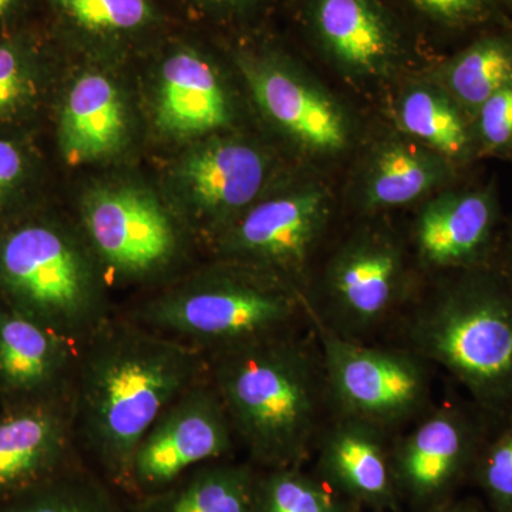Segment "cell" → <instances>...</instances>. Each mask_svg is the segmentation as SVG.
<instances>
[{
  "mask_svg": "<svg viewBox=\"0 0 512 512\" xmlns=\"http://www.w3.org/2000/svg\"><path fill=\"white\" fill-rule=\"evenodd\" d=\"M207 375V357L197 350L111 315L80 348L73 389L79 450L130 494L138 444L160 414Z\"/></svg>",
  "mask_w": 512,
  "mask_h": 512,
  "instance_id": "6da1fadb",
  "label": "cell"
},
{
  "mask_svg": "<svg viewBox=\"0 0 512 512\" xmlns=\"http://www.w3.org/2000/svg\"><path fill=\"white\" fill-rule=\"evenodd\" d=\"M238 447L259 470L305 467L333 417L311 328L208 357Z\"/></svg>",
  "mask_w": 512,
  "mask_h": 512,
  "instance_id": "7a4b0ae2",
  "label": "cell"
},
{
  "mask_svg": "<svg viewBox=\"0 0 512 512\" xmlns=\"http://www.w3.org/2000/svg\"><path fill=\"white\" fill-rule=\"evenodd\" d=\"M460 272L430 298L407 303L389 330L393 345L446 370L498 421L512 413V279L488 265Z\"/></svg>",
  "mask_w": 512,
  "mask_h": 512,
  "instance_id": "3957f363",
  "label": "cell"
},
{
  "mask_svg": "<svg viewBox=\"0 0 512 512\" xmlns=\"http://www.w3.org/2000/svg\"><path fill=\"white\" fill-rule=\"evenodd\" d=\"M229 262L165 289L127 318L207 359L311 328L298 286L265 269Z\"/></svg>",
  "mask_w": 512,
  "mask_h": 512,
  "instance_id": "277c9868",
  "label": "cell"
},
{
  "mask_svg": "<svg viewBox=\"0 0 512 512\" xmlns=\"http://www.w3.org/2000/svg\"><path fill=\"white\" fill-rule=\"evenodd\" d=\"M104 274L89 241L49 222H29L0 238L5 302L83 343L110 318Z\"/></svg>",
  "mask_w": 512,
  "mask_h": 512,
  "instance_id": "5b68a950",
  "label": "cell"
},
{
  "mask_svg": "<svg viewBox=\"0 0 512 512\" xmlns=\"http://www.w3.org/2000/svg\"><path fill=\"white\" fill-rule=\"evenodd\" d=\"M309 319L322 352L333 414L366 421L394 437L433 406L426 360L393 343L343 338L311 312Z\"/></svg>",
  "mask_w": 512,
  "mask_h": 512,
  "instance_id": "8992f818",
  "label": "cell"
},
{
  "mask_svg": "<svg viewBox=\"0 0 512 512\" xmlns=\"http://www.w3.org/2000/svg\"><path fill=\"white\" fill-rule=\"evenodd\" d=\"M494 424L473 402H444L396 434L393 473L404 512H433L458 497Z\"/></svg>",
  "mask_w": 512,
  "mask_h": 512,
  "instance_id": "52a82bcc",
  "label": "cell"
},
{
  "mask_svg": "<svg viewBox=\"0 0 512 512\" xmlns=\"http://www.w3.org/2000/svg\"><path fill=\"white\" fill-rule=\"evenodd\" d=\"M407 303L402 248L379 232L356 235L343 245L326 269L322 299L306 301L323 325L362 342L387 332Z\"/></svg>",
  "mask_w": 512,
  "mask_h": 512,
  "instance_id": "ba28073f",
  "label": "cell"
},
{
  "mask_svg": "<svg viewBox=\"0 0 512 512\" xmlns=\"http://www.w3.org/2000/svg\"><path fill=\"white\" fill-rule=\"evenodd\" d=\"M84 237L111 279L143 282L165 274L183 252V235L161 202L133 187H101L84 197Z\"/></svg>",
  "mask_w": 512,
  "mask_h": 512,
  "instance_id": "9c48e42d",
  "label": "cell"
},
{
  "mask_svg": "<svg viewBox=\"0 0 512 512\" xmlns=\"http://www.w3.org/2000/svg\"><path fill=\"white\" fill-rule=\"evenodd\" d=\"M237 448L227 410L207 375L181 393L138 444L130 494L160 493L194 468L234 457Z\"/></svg>",
  "mask_w": 512,
  "mask_h": 512,
  "instance_id": "30bf717a",
  "label": "cell"
},
{
  "mask_svg": "<svg viewBox=\"0 0 512 512\" xmlns=\"http://www.w3.org/2000/svg\"><path fill=\"white\" fill-rule=\"evenodd\" d=\"M326 217L328 204L319 191L272 198L224 229L218 247L229 261L265 269L291 282L289 278L301 275L322 235Z\"/></svg>",
  "mask_w": 512,
  "mask_h": 512,
  "instance_id": "8fae6325",
  "label": "cell"
},
{
  "mask_svg": "<svg viewBox=\"0 0 512 512\" xmlns=\"http://www.w3.org/2000/svg\"><path fill=\"white\" fill-rule=\"evenodd\" d=\"M82 343L8 303L0 305V397L5 407L73 399Z\"/></svg>",
  "mask_w": 512,
  "mask_h": 512,
  "instance_id": "7c38bea8",
  "label": "cell"
},
{
  "mask_svg": "<svg viewBox=\"0 0 512 512\" xmlns=\"http://www.w3.org/2000/svg\"><path fill=\"white\" fill-rule=\"evenodd\" d=\"M0 413V500L79 466L73 399L19 404Z\"/></svg>",
  "mask_w": 512,
  "mask_h": 512,
  "instance_id": "4fadbf2b",
  "label": "cell"
},
{
  "mask_svg": "<svg viewBox=\"0 0 512 512\" xmlns=\"http://www.w3.org/2000/svg\"><path fill=\"white\" fill-rule=\"evenodd\" d=\"M392 447L393 436L380 427L333 414L313 454L312 473L356 507L404 512Z\"/></svg>",
  "mask_w": 512,
  "mask_h": 512,
  "instance_id": "5bb4252c",
  "label": "cell"
},
{
  "mask_svg": "<svg viewBox=\"0 0 512 512\" xmlns=\"http://www.w3.org/2000/svg\"><path fill=\"white\" fill-rule=\"evenodd\" d=\"M180 181L200 220L224 229L255 200L264 185L265 158L248 144L217 140L188 154Z\"/></svg>",
  "mask_w": 512,
  "mask_h": 512,
  "instance_id": "9a60e30c",
  "label": "cell"
},
{
  "mask_svg": "<svg viewBox=\"0 0 512 512\" xmlns=\"http://www.w3.org/2000/svg\"><path fill=\"white\" fill-rule=\"evenodd\" d=\"M498 211L488 191L441 195L421 211L416 225L417 252L423 264L439 269L488 265Z\"/></svg>",
  "mask_w": 512,
  "mask_h": 512,
  "instance_id": "2e32d148",
  "label": "cell"
},
{
  "mask_svg": "<svg viewBox=\"0 0 512 512\" xmlns=\"http://www.w3.org/2000/svg\"><path fill=\"white\" fill-rule=\"evenodd\" d=\"M247 76L261 109L303 146L323 153L346 146L345 119L325 94L274 63L248 64Z\"/></svg>",
  "mask_w": 512,
  "mask_h": 512,
  "instance_id": "e0dca14e",
  "label": "cell"
},
{
  "mask_svg": "<svg viewBox=\"0 0 512 512\" xmlns=\"http://www.w3.org/2000/svg\"><path fill=\"white\" fill-rule=\"evenodd\" d=\"M157 124L178 137L200 136L228 124L229 103L217 73L197 53L178 52L161 67Z\"/></svg>",
  "mask_w": 512,
  "mask_h": 512,
  "instance_id": "ac0fdd59",
  "label": "cell"
},
{
  "mask_svg": "<svg viewBox=\"0 0 512 512\" xmlns=\"http://www.w3.org/2000/svg\"><path fill=\"white\" fill-rule=\"evenodd\" d=\"M126 137V104L116 84L99 73L77 79L60 114V146L66 160H103L117 153Z\"/></svg>",
  "mask_w": 512,
  "mask_h": 512,
  "instance_id": "d6986e66",
  "label": "cell"
},
{
  "mask_svg": "<svg viewBox=\"0 0 512 512\" xmlns=\"http://www.w3.org/2000/svg\"><path fill=\"white\" fill-rule=\"evenodd\" d=\"M255 474L248 460L204 464L160 493L137 498L136 512H255Z\"/></svg>",
  "mask_w": 512,
  "mask_h": 512,
  "instance_id": "ffe728a7",
  "label": "cell"
},
{
  "mask_svg": "<svg viewBox=\"0 0 512 512\" xmlns=\"http://www.w3.org/2000/svg\"><path fill=\"white\" fill-rule=\"evenodd\" d=\"M315 19L323 42L345 66L376 73L392 59V30L370 0H319Z\"/></svg>",
  "mask_w": 512,
  "mask_h": 512,
  "instance_id": "44dd1931",
  "label": "cell"
},
{
  "mask_svg": "<svg viewBox=\"0 0 512 512\" xmlns=\"http://www.w3.org/2000/svg\"><path fill=\"white\" fill-rule=\"evenodd\" d=\"M443 170L439 161L403 144L383 148L367 183V204L373 208L410 204L439 183Z\"/></svg>",
  "mask_w": 512,
  "mask_h": 512,
  "instance_id": "7402d4cb",
  "label": "cell"
},
{
  "mask_svg": "<svg viewBox=\"0 0 512 512\" xmlns=\"http://www.w3.org/2000/svg\"><path fill=\"white\" fill-rule=\"evenodd\" d=\"M512 83V37L490 36L460 53L447 69L453 96L468 110L477 111L485 100Z\"/></svg>",
  "mask_w": 512,
  "mask_h": 512,
  "instance_id": "603a6c76",
  "label": "cell"
},
{
  "mask_svg": "<svg viewBox=\"0 0 512 512\" xmlns=\"http://www.w3.org/2000/svg\"><path fill=\"white\" fill-rule=\"evenodd\" d=\"M355 508L305 467L256 468L255 512H352Z\"/></svg>",
  "mask_w": 512,
  "mask_h": 512,
  "instance_id": "cb8c5ba5",
  "label": "cell"
},
{
  "mask_svg": "<svg viewBox=\"0 0 512 512\" xmlns=\"http://www.w3.org/2000/svg\"><path fill=\"white\" fill-rule=\"evenodd\" d=\"M0 512H123L109 488L77 466L9 498Z\"/></svg>",
  "mask_w": 512,
  "mask_h": 512,
  "instance_id": "d4e9b609",
  "label": "cell"
},
{
  "mask_svg": "<svg viewBox=\"0 0 512 512\" xmlns=\"http://www.w3.org/2000/svg\"><path fill=\"white\" fill-rule=\"evenodd\" d=\"M403 127L443 156L467 150L470 134L456 106L439 93L417 89L406 94L400 109Z\"/></svg>",
  "mask_w": 512,
  "mask_h": 512,
  "instance_id": "484cf974",
  "label": "cell"
},
{
  "mask_svg": "<svg viewBox=\"0 0 512 512\" xmlns=\"http://www.w3.org/2000/svg\"><path fill=\"white\" fill-rule=\"evenodd\" d=\"M470 484L480 490L490 512H512V413L495 421Z\"/></svg>",
  "mask_w": 512,
  "mask_h": 512,
  "instance_id": "4316f807",
  "label": "cell"
},
{
  "mask_svg": "<svg viewBox=\"0 0 512 512\" xmlns=\"http://www.w3.org/2000/svg\"><path fill=\"white\" fill-rule=\"evenodd\" d=\"M57 9L92 32H130L151 19L147 0H55Z\"/></svg>",
  "mask_w": 512,
  "mask_h": 512,
  "instance_id": "83f0119b",
  "label": "cell"
},
{
  "mask_svg": "<svg viewBox=\"0 0 512 512\" xmlns=\"http://www.w3.org/2000/svg\"><path fill=\"white\" fill-rule=\"evenodd\" d=\"M476 116L478 136L485 148L497 151L512 147V83L485 100Z\"/></svg>",
  "mask_w": 512,
  "mask_h": 512,
  "instance_id": "f1b7e54d",
  "label": "cell"
},
{
  "mask_svg": "<svg viewBox=\"0 0 512 512\" xmlns=\"http://www.w3.org/2000/svg\"><path fill=\"white\" fill-rule=\"evenodd\" d=\"M32 90L25 57L12 45H0V114L22 106Z\"/></svg>",
  "mask_w": 512,
  "mask_h": 512,
  "instance_id": "f546056e",
  "label": "cell"
},
{
  "mask_svg": "<svg viewBox=\"0 0 512 512\" xmlns=\"http://www.w3.org/2000/svg\"><path fill=\"white\" fill-rule=\"evenodd\" d=\"M25 157L15 144L0 138V201L22 180Z\"/></svg>",
  "mask_w": 512,
  "mask_h": 512,
  "instance_id": "4dcf8cb0",
  "label": "cell"
},
{
  "mask_svg": "<svg viewBox=\"0 0 512 512\" xmlns=\"http://www.w3.org/2000/svg\"><path fill=\"white\" fill-rule=\"evenodd\" d=\"M414 2L433 15L454 20V22L476 18L483 12L485 5V0H414Z\"/></svg>",
  "mask_w": 512,
  "mask_h": 512,
  "instance_id": "1f68e13d",
  "label": "cell"
},
{
  "mask_svg": "<svg viewBox=\"0 0 512 512\" xmlns=\"http://www.w3.org/2000/svg\"><path fill=\"white\" fill-rule=\"evenodd\" d=\"M433 512H490V510L483 498L477 497V495H466V497L458 495L450 503Z\"/></svg>",
  "mask_w": 512,
  "mask_h": 512,
  "instance_id": "d6a6232c",
  "label": "cell"
},
{
  "mask_svg": "<svg viewBox=\"0 0 512 512\" xmlns=\"http://www.w3.org/2000/svg\"><path fill=\"white\" fill-rule=\"evenodd\" d=\"M16 3L18 0H0V20L5 19L12 12Z\"/></svg>",
  "mask_w": 512,
  "mask_h": 512,
  "instance_id": "836d02e7",
  "label": "cell"
},
{
  "mask_svg": "<svg viewBox=\"0 0 512 512\" xmlns=\"http://www.w3.org/2000/svg\"><path fill=\"white\" fill-rule=\"evenodd\" d=\"M204 3H210V5H231V3H238L241 0H201Z\"/></svg>",
  "mask_w": 512,
  "mask_h": 512,
  "instance_id": "e575fe53",
  "label": "cell"
},
{
  "mask_svg": "<svg viewBox=\"0 0 512 512\" xmlns=\"http://www.w3.org/2000/svg\"><path fill=\"white\" fill-rule=\"evenodd\" d=\"M508 259H510V262H508V264H510L511 272L510 274L507 275L510 276V278L512 279V232L510 237V244H508Z\"/></svg>",
  "mask_w": 512,
  "mask_h": 512,
  "instance_id": "d590c367",
  "label": "cell"
},
{
  "mask_svg": "<svg viewBox=\"0 0 512 512\" xmlns=\"http://www.w3.org/2000/svg\"><path fill=\"white\" fill-rule=\"evenodd\" d=\"M352 512H380V511H370V510H365V508L356 507L355 510H353Z\"/></svg>",
  "mask_w": 512,
  "mask_h": 512,
  "instance_id": "8d00e7d4",
  "label": "cell"
}]
</instances>
